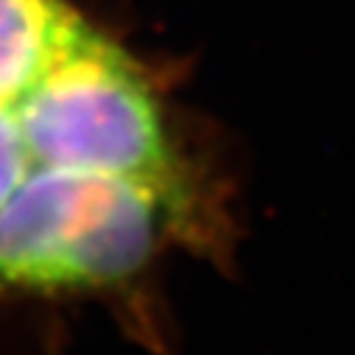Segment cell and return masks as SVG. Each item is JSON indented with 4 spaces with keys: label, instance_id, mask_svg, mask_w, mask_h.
<instances>
[{
    "label": "cell",
    "instance_id": "6da1fadb",
    "mask_svg": "<svg viewBox=\"0 0 355 355\" xmlns=\"http://www.w3.org/2000/svg\"><path fill=\"white\" fill-rule=\"evenodd\" d=\"M90 23L70 0H0V98H15Z\"/></svg>",
    "mask_w": 355,
    "mask_h": 355
}]
</instances>
